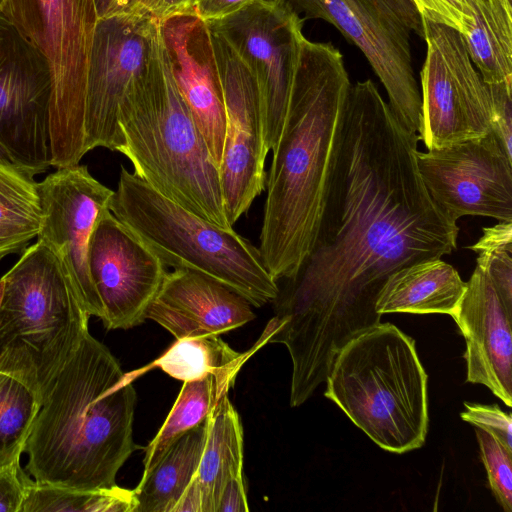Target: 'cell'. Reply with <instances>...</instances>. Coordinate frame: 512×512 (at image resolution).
Listing matches in <instances>:
<instances>
[{"label":"cell","mask_w":512,"mask_h":512,"mask_svg":"<svg viewBox=\"0 0 512 512\" xmlns=\"http://www.w3.org/2000/svg\"><path fill=\"white\" fill-rule=\"evenodd\" d=\"M350 86L340 51L304 36L272 148L258 247L277 282L295 276L315 246L341 151Z\"/></svg>","instance_id":"cell-2"},{"label":"cell","mask_w":512,"mask_h":512,"mask_svg":"<svg viewBox=\"0 0 512 512\" xmlns=\"http://www.w3.org/2000/svg\"><path fill=\"white\" fill-rule=\"evenodd\" d=\"M407 130L370 79L351 84L344 133L314 248L273 301L262 336L292 361L290 406L325 383L338 352L380 322L387 278L451 254L459 228L431 198Z\"/></svg>","instance_id":"cell-1"},{"label":"cell","mask_w":512,"mask_h":512,"mask_svg":"<svg viewBox=\"0 0 512 512\" xmlns=\"http://www.w3.org/2000/svg\"><path fill=\"white\" fill-rule=\"evenodd\" d=\"M237 375L209 374L185 381L161 428L144 448V471H150L180 436L205 422L222 397L228 394Z\"/></svg>","instance_id":"cell-25"},{"label":"cell","mask_w":512,"mask_h":512,"mask_svg":"<svg viewBox=\"0 0 512 512\" xmlns=\"http://www.w3.org/2000/svg\"><path fill=\"white\" fill-rule=\"evenodd\" d=\"M467 53L485 83L512 84L511 0H464Z\"/></svg>","instance_id":"cell-23"},{"label":"cell","mask_w":512,"mask_h":512,"mask_svg":"<svg viewBox=\"0 0 512 512\" xmlns=\"http://www.w3.org/2000/svg\"><path fill=\"white\" fill-rule=\"evenodd\" d=\"M207 429L206 420L180 436L156 465L143 473L133 489L134 512H202L196 476Z\"/></svg>","instance_id":"cell-21"},{"label":"cell","mask_w":512,"mask_h":512,"mask_svg":"<svg viewBox=\"0 0 512 512\" xmlns=\"http://www.w3.org/2000/svg\"><path fill=\"white\" fill-rule=\"evenodd\" d=\"M118 126L117 152L136 176L210 223L233 228L218 168L178 90L160 27L147 70L120 104Z\"/></svg>","instance_id":"cell-4"},{"label":"cell","mask_w":512,"mask_h":512,"mask_svg":"<svg viewBox=\"0 0 512 512\" xmlns=\"http://www.w3.org/2000/svg\"><path fill=\"white\" fill-rule=\"evenodd\" d=\"M159 27V19L144 15L117 13L98 18L86 79L85 153L120 147L119 107L148 68Z\"/></svg>","instance_id":"cell-12"},{"label":"cell","mask_w":512,"mask_h":512,"mask_svg":"<svg viewBox=\"0 0 512 512\" xmlns=\"http://www.w3.org/2000/svg\"><path fill=\"white\" fill-rule=\"evenodd\" d=\"M98 18L116 14L119 0H95Z\"/></svg>","instance_id":"cell-41"},{"label":"cell","mask_w":512,"mask_h":512,"mask_svg":"<svg viewBox=\"0 0 512 512\" xmlns=\"http://www.w3.org/2000/svg\"><path fill=\"white\" fill-rule=\"evenodd\" d=\"M424 40L419 140L431 150L484 137L491 131L490 94L462 35L424 19Z\"/></svg>","instance_id":"cell-10"},{"label":"cell","mask_w":512,"mask_h":512,"mask_svg":"<svg viewBox=\"0 0 512 512\" xmlns=\"http://www.w3.org/2000/svg\"><path fill=\"white\" fill-rule=\"evenodd\" d=\"M0 11L44 55L52 78L51 167L77 165L84 149L88 63L95 0H4Z\"/></svg>","instance_id":"cell-8"},{"label":"cell","mask_w":512,"mask_h":512,"mask_svg":"<svg viewBox=\"0 0 512 512\" xmlns=\"http://www.w3.org/2000/svg\"><path fill=\"white\" fill-rule=\"evenodd\" d=\"M416 164L434 202L454 221L466 215L512 221V159L492 130L425 152Z\"/></svg>","instance_id":"cell-15"},{"label":"cell","mask_w":512,"mask_h":512,"mask_svg":"<svg viewBox=\"0 0 512 512\" xmlns=\"http://www.w3.org/2000/svg\"><path fill=\"white\" fill-rule=\"evenodd\" d=\"M0 162L12 163L9 155L0 145ZM13 164V163H12Z\"/></svg>","instance_id":"cell-42"},{"label":"cell","mask_w":512,"mask_h":512,"mask_svg":"<svg viewBox=\"0 0 512 512\" xmlns=\"http://www.w3.org/2000/svg\"><path fill=\"white\" fill-rule=\"evenodd\" d=\"M88 265L108 330L141 324L167 273L160 258L108 207L92 232Z\"/></svg>","instance_id":"cell-17"},{"label":"cell","mask_w":512,"mask_h":512,"mask_svg":"<svg viewBox=\"0 0 512 512\" xmlns=\"http://www.w3.org/2000/svg\"><path fill=\"white\" fill-rule=\"evenodd\" d=\"M467 248L478 254L476 266L488 276L506 308L512 311V221L484 227L479 240Z\"/></svg>","instance_id":"cell-30"},{"label":"cell","mask_w":512,"mask_h":512,"mask_svg":"<svg viewBox=\"0 0 512 512\" xmlns=\"http://www.w3.org/2000/svg\"><path fill=\"white\" fill-rule=\"evenodd\" d=\"M134 379L86 333L54 379L25 444L34 481L82 490L116 485L137 448Z\"/></svg>","instance_id":"cell-3"},{"label":"cell","mask_w":512,"mask_h":512,"mask_svg":"<svg viewBox=\"0 0 512 512\" xmlns=\"http://www.w3.org/2000/svg\"><path fill=\"white\" fill-rule=\"evenodd\" d=\"M4 278L3 276L0 278V303H1V299H2V296H3V291H4Z\"/></svg>","instance_id":"cell-43"},{"label":"cell","mask_w":512,"mask_h":512,"mask_svg":"<svg viewBox=\"0 0 512 512\" xmlns=\"http://www.w3.org/2000/svg\"><path fill=\"white\" fill-rule=\"evenodd\" d=\"M467 283L441 258L420 261L392 273L381 288L375 309L387 313L452 316Z\"/></svg>","instance_id":"cell-22"},{"label":"cell","mask_w":512,"mask_h":512,"mask_svg":"<svg viewBox=\"0 0 512 512\" xmlns=\"http://www.w3.org/2000/svg\"><path fill=\"white\" fill-rule=\"evenodd\" d=\"M160 30L178 90L218 168L226 110L210 30L194 13L165 17Z\"/></svg>","instance_id":"cell-18"},{"label":"cell","mask_w":512,"mask_h":512,"mask_svg":"<svg viewBox=\"0 0 512 512\" xmlns=\"http://www.w3.org/2000/svg\"><path fill=\"white\" fill-rule=\"evenodd\" d=\"M475 434L489 487L502 509L511 512L512 453L490 433L476 428Z\"/></svg>","instance_id":"cell-31"},{"label":"cell","mask_w":512,"mask_h":512,"mask_svg":"<svg viewBox=\"0 0 512 512\" xmlns=\"http://www.w3.org/2000/svg\"><path fill=\"white\" fill-rule=\"evenodd\" d=\"M3 278L0 372L24 383L42 404L89 332L90 315L60 257L40 239Z\"/></svg>","instance_id":"cell-6"},{"label":"cell","mask_w":512,"mask_h":512,"mask_svg":"<svg viewBox=\"0 0 512 512\" xmlns=\"http://www.w3.org/2000/svg\"><path fill=\"white\" fill-rule=\"evenodd\" d=\"M207 425L196 481L202 512H216L226 482L243 475V428L228 394L218 402Z\"/></svg>","instance_id":"cell-24"},{"label":"cell","mask_w":512,"mask_h":512,"mask_svg":"<svg viewBox=\"0 0 512 512\" xmlns=\"http://www.w3.org/2000/svg\"><path fill=\"white\" fill-rule=\"evenodd\" d=\"M4 0H0V8L2 7Z\"/></svg>","instance_id":"cell-44"},{"label":"cell","mask_w":512,"mask_h":512,"mask_svg":"<svg viewBox=\"0 0 512 512\" xmlns=\"http://www.w3.org/2000/svg\"><path fill=\"white\" fill-rule=\"evenodd\" d=\"M133 490L119 487L82 490L33 480L20 512H134Z\"/></svg>","instance_id":"cell-28"},{"label":"cell","mask_w":512,"mask_h":512,"mask_svg":"<svg viewBox=\"0 0 512 512\" xmlns=\"http://www.w3.org/2000/svg\"><path fill=\"white\" fill-rule=\"evenodd\" d=\"M424 19L443 24L463 34L468 16L464 0H412Z\"/></svg>","instance_id":"cell-35"},{"label":"cell","mask_w":512,"mask_h":512,"mask_svg":"<svg viewBox=\"0 0 512 512\" xmlns=\"http://www.w3.org/2000/svg\"><path fill=\"white\" fill-rule=\"evenodd\" d=\"M193 0H163L160 20L181 13H192Z\"/></svg>","instance_id":"cell-39"},{"label":"cell","mask_w":512,"mask_h":512,"mask_svg":"<svg viewBox=\"0 0 512 512\" xmlns=\"http://www.w3.org/2000/svg\"><path fill=\"white\" fill-rule=\"evenodd\" d=\"M51 98L46 58L0 11V145L34 176L51 167Z\"/></svg>","instance_id":"cell-13"},{"label":"cell","mask_w":512,"mask_h":512,"mask_svg":"<svg viewBox=\"0 0 512 512\" xmlns=\"http://www.w3.org/2000/svg\"><path fill=\"white\" fill-rule=\"evenodd\" d=\"M263 345L265 344L260 338L253 349L239 353L220 336L176 339L160 357L133 373L138 377L148 369L157 367L183 382L200 379L209 374L237 375L246 360Z\"/></svg>","instance_id":"cell-26"},{"label":"cell","mask_w":512,"mask_h":512,"mask_svg":"<svg viewBox=\"0 0 512 512\" xmlns=\"http://www.w3.org/2000/svg\"><path fill=\"white\" fill-rule=\"evenodd\" d=\"M40 407L29 387L0 372V466L20 459Z\"/></svg>","instance_id":"cell-29"},{"label":"cell","mask_w":512,"mask_h":512,"mask_svg":"<svg viewBox=\"0 0 512 512\" xmlns=\"http://www.w3.org/2000/svg\"><path fill=\"white\" fill-rule=\"evenodd\" d=\"M254 0H193L192 13L204 22L223 19Z\"/></svg>","instance_id":"cell-36"},{"label":"cell","mask_w":512,"mask_h":512,"mask_svg":"<svg viewBox=\"0 0 512 512\" xmlns=\"http://www.w3.org/2000/svg\"><path fill=\"white\" fill-rule=\"evenodd\" d=\"M451 316L466 343V381L487 387L512 406V311L476 266Z\"/></svg>","instance_id":"cell-19"},{"label":"cell","mask_w":512,"mask_h":512,"mask_svg":"<svg viewBox=\"0 0 512 512\" xmlns=\"http://www.w3.org/2000/svg\"><path fill=\"white\" fill-rule=\"evenodd\" d=\"M209 30L226 110L218 171L226 217L233 226L265 190L268 152L263 141L262 99L252 69L223 37Z\"/></svg>","instance_id":"cell-14"},{"label":"cell","mask_w":512,"mask_h":512,"mask_svg":"<svg viewBox=\"0 0 512 512\" xmlns=\"http://www.w3.org/2000/svg\"><path fill=\"white\" fill-rule=\"evenodd\" d=\"M108 208L166 267L214 279L254 307L278 296L258 247L233 228H220L185 209L124 166Z\"/></svg>","instance_id":"cell-7"},{"label":"cell","mask_w":512,"mask_h":512,"mask_svg":"<svg viewBox=\"0 0 512 512\" xmlns=\"http://www.w3.org/2000/svg\"><path fill=\"white\" fill-rule=\"evenodd\" d=\"M38 190L42 221L37 239L61 259L90 316L103 317V306L89 272L88 249L95 224L114 190L91 175L86 165L56 168Z\"/></svg>","instance_id":"cell-16"},{"label":"cell","mask_w":512,"mask_h":512,"mask_svg":"<svg viewBox=\"0 0 512 512\" xmlns=\"http://www.w3.org/2000/svg\"><path fill=\"white\" fill-rule=\"evenodd\" d=\"M248 511L244 476H232L223 487L216 512Z\"/></svg>","instance_id":"cell-37"},{"label":"cell","mask_w":512,"mask_h":512,"mask_svg":"<svg viewBox=\"0 0 512 512\" xmlns=\"http://www.w3.org/2000/svg\"><path fill=\"white\" fill-rule=\"evenodd\" d=\"M176 339L220 336L255 318L251 304L218 281L187 269L167 272L147 309Z\"/></svg>","instance_id":"cell-20"},{"label":"cell","mask_w":512,"mask_h":512,"mask_svg":"<svg viewBox=\"0 0 512 512\" xmlns=\"http://www.w3.org/2000/svg\"><path fill=\"white\" fill-rule=\"evenodd\" d=\"M304 19L282 0H254L220 20L206 22L254 72L261 92L263 141L275 146L297 66Z\"/></svg>","instance_id":"cell-11"},{"label":"cell","mask_w":512,"mask_h":512,"mask_svg":"<svg viewBox=\"0 0 512 512\" xmlns=\"http://www.w3.org/2000/svg\"><path fill=\"white\" fill-rule=\"evenodd\" d=\"M465 411L460 413L463 421L493 435L512 453V417L497 404L485 405L464 402Z\"/></svg>","instance_id":"cell-32"},{"label":"cell","mask_w":512,"mask_h":512,"mask_svg":"<svg viewBox=\"0 0 512 512\" xmlns=\"http://www.w3.org/2000/svg\"><path fill=\"white\" fill-rule=\"evenodd\" d=\"M162 6L163 0H119L117 13L144 15L160 20Z\"/></svg>","instance_id":"cell-38"},{"label":"cell","mask_w":512,"mask_h":512,"mask_svg":"<svg viewBox=\"0 0 512 512\" xmlns=\"http://www.w3.org/2000/svg\"><path fill=\"white\" fill-rule=\"evenodd\" d=\"M427 380L414 339L379 322L338 352L324 395L379 448L402 454L425 443Z\"/></svg>","instance_id":"cell-5"},{"label":"cell","mask_w":512,"mask_h":512,"mask_svg":"<svg viewBox=\"0 0 512 512\" xmlns=\"http://www.w3.org/2000/svg\"><path fill=\"white\" fill-rule=\"evenodd\" d=\"M307 19L334 25L364 54L383 84L399 122L418 133L421 94L411 55V34L424 38V19L412 0H282Z\"/></svg>","instance_id":"cell-9"},{"label":"cell","mask_w":512,"mask_h":512,"mask_svg":"<svg viewBox=\"0 0 512 512\" xmlns=\"http://www.w3.org/2000/svg\"><path fill=\"white\" fill-rule=\"evenodd\" d=\"M491 99V130L508 158L512 159V84H488Z\"/></svg>","instance_id":"cell-33"},{"label":"cell","mask_w":512,"mask_h":512,"mask_svg":"<svg viewBox=\"0 0 512 512\" xmlns=\"http://www.w3.org/2000/svg\"><path fill=\"white\" fill-rule=\"evenodd\" d=\"M29 242V240L23 238L0 237V260L8 255L23 252Z\"/></svg>","instance_id":"cell-40"},{"label":"cell","mask_w":512,"mask_h":512,"mask_svg":"<svg viewBox=\"0 0 512 512\" xmlns=\"http://www.w3.org/2000/svg\"><path fill=\"white\" fill-rule=\"evenodd\" d=\"M19 166L0 162V237L36 238L42 221L38 182Z\"/></svg>","instance_id":"cell-27"},{"label":"cell","mask_w":512,"mask_h":512,"mask_svg":"<svg viewBox=\"0 0 512 512\" xmlns=\"http://www.w3.org/2000/svg\"><path fill=\"white\" fill-rule=\"evenodd\" d=\"M32 482L22 470L20 459L0 466V512H20Z\"/></svg>","instance_id":"cell-34"}]
</instances>
